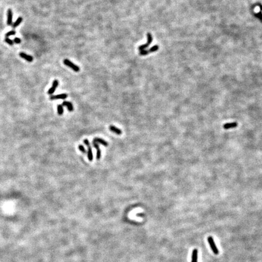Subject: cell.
<instances>
[{"label":"cell","instance_id":"obj_1","mask_svg":"<svg viewBox=\"0 0 262 262\" xmlns=\"http://www.w3.org/2000/svg\"><path fill=\"white\" fill-rule=\"evenodd\" d=\"M207 239H208V241L210 247H211V249H212V251L214 252V254L218 255V254H219V251H218V248H217V246L215 245V241H214V240L212 237L209 236Z\"/></svg>","mask_w":262,"mask_h":262},{"label":"cell","instance_id":"obj_2","mask_svg":"<svg viewBox=\"0 0 262 262\" xmlns=\"http://www.w3.org/2000/svg\"><path fill=\"white\" fill-rule=\"evenodd\" d=\"M64 64L66 66H67V67H69L70 68H71L73 71H74L76 72H78L79 71V67L78 66H77V65H75V64H74L72 61H71L70 60H69L68 59H64L63 61Z\"/></svg>","mask_w":262,"mask_h":262},{"label":"cell","instance_id":"obj_3","mask_svg":"<svg viewBox=\"0 0 262 262\" xmlns=\"http://www.w3.org/2000/svg\"><path fill=\"white\" fill-rule=\"evenodd\" d=\"M58 84H59V81H58L57 79H55V80L53 81L52 86L50 89L48 91V92H47V94H49V95H52V94H54V92H55V91L57 87H58Z\"/></svg>","mask_w":262,"mask_h":262},{"label":"cell","instance_id":"obj_4","mask_svg":"<svg viewBox=\"0 0 262 262\" xmlns=\"http://www.w3.org/2000/svg\"><path fill=\"white\" fill-rule=\"evenodd\" d=\"M93 145H94V147H95V149H96V158L97 160H100L101 158V150H100V149L99 147V146H98V143H96V142H95L93 141Z\"/></svg>","mask_w":262,"mask_h":262},{"label":"cell","instance_id":"obj_5","mask_svg":"<svg viewBox=\"0 0 262 262\" xmlns=\"http://www.w3.org/2000/svg\"><path fill=\"white\" fill-rule=\"evenodd\" d=\"M20 56L22 58H23V59H24V60H26V61H29V62H32L33 60V57H32L31 55H27L26 54H24V53L23 52L20 53Z\"/></svg>","mask_w":262,"mask_h":262},{"label":"cell","instance_id":"obj_6","mask_svg":"<svg viewBox=\"0 0 262 262\" xmlns=\"http://www.w3.org/2000/svg\"><path fill=\"white\" fill-rule=\"evenodd\" d=\"M12 17H13V13L11 9H9L7 11V24L10 26L12 24Z\"/></svg>","mask_w":262,"mask_h":262},{"label":"cell","instance_id":"obj_7","mask_svg":"<svg viewBox=\"0 0 262 262\" xmlns=\"http://www.w3.org/2000/svg\"><path fill=\"white\" fill-rule=\"evenodd\" d=\"M67 97V95L66 94H60V95H54V96H51L50 97V99L51 100H58V99H66Z\"/></svg>","mask_w":262,"mask_h":262},{"label":"cell","instance_id":"obj_8","mask_svg":"<svg viewBox=\"0 0 262 262\" xmlns=\"http://www.w3.org/2000/svg\"><path fill=\"white\" fill-rule=\"evenodd\" d=\"M238 125V123L237 122H233V123H226L223 125V128L225 129H229L231 128H236Z\"/></svg>","mask_w":262,"mask_h":262},{"label":"cell","instance_id":"obj_9","mask_svg":"<svg viewBox=\"0 0 262 262\" xmlns=\"http://www.w3.org/2000/svg\"><path fill=\"white\" fill-rule=\"evenodd\" d=\"M197 259H198V249H194L192 254L191 262H198Z\"/></svg>","mask_w":262,"mask_h":262},{"label":"cell","instance_id":"obj_10","mask_svg":"<svg viewBox=\"0 0 262 262\" xmlns=\"http://www.w3.org/2000/svg\"><path fill=\"white\" fill-rule=\"evenodd\" d=\"M62 106L66 107L67 109H68L70 112H72V111L74 110V106H73V104L71 103V102H69V101H64V102L62 103Z\"/></svg>","mask_w":262,"mask_h":262},{"label":"cell","instance_id":"obj_11","mask_svg":"<svg viewBox=\"0 0 262 262\" xmlns=\"http://www.w3.org/2000/svg\"><path fill=\"white\" fill-rule=\"evenodd\" d=\"M109 129H110V130L112 131V132L116 133V134L117 135H121L122 133V131L120 130V129L116 128L115 126H112V125H111V126H109Z\"/></svg>","mask_w":262,"mask_h":262},{"label":"cell","instance_id":"obj_12","mask_svg":"<svg viewBox=\"0 0 262 262\" xmlns=\"http://www.w3.org/2000/svg\"><path fill=\"white\" fill-rule=\"evenodd\" d=\"M94 141L96 142L97 143H100V144L103 145L104 146H105V147H107V146H108V145H109V144H108V143L106 141H105L104 140H103V139L100 138H94Z\"/></svg>","mask_w":262,"mask_h":262},{"label":"cell","instance_id":"obj_13","mask_svg":"<svg viewBox=\"0 0 262 262\" xmlns=\"http://www.w3.org/2000/svg\"><path fill=\"white\" fill-rule=\"evenodd\" d=\"M87 157L89 160L90 162H92L93 160V153H92V148L91 146L88 147V150H87Z\"/></svg>","mask_w":262,"mask_h":262},{"label":"cell","instance_id":"obj_14","mask_svg":"<svg viewBox=\"0 0 262 262\" xmlns=\"http://www.w3.org/2000/svg\"><path fill=\"white\" fill-rule=\"evenodd\" d=\"M57 111H58V114L59 115H62L64 113V109L62 104H59L57 106Z\"/></svg>","mask_w":262,"mask_h":262},{"label":"cell","instance_id":"obj_15","mask_svg":"<svg viewBox=\"0 0 262 262\" xmlns=\"http://www.w3.org/2000/svg\"><path fill=\"white\" fill-rule=\"evenodd\" d=\"M22 21H23V18H22L21 17H19L18 18L17 20V21H16L12 24V27H13V28H15V27H17V26H18L21 23Z\"/></svg>","mask_w":262,"mask_h":262},{"label":"cell","instance_id":"obj_16","mask_svg":"<svg viewBox=\"0 0 262 262\" xmlns=\"http://www.w3.org/2000/svg\"><path fill=\"white\" fill-rule=\"evenodd\" d=\"M149 46V44H148V43H146V44H143V45L140 46L138 47V49L140 50H145V49H146V48H147Z\"/></svg>","mask_w":262,"mask_h":262},{"label":"cell","instance_id":"obj_17","mask_svg":"<svg viewBox=\"0 0 262 262\" xmlns=\"http://www.w3.org/2000/svg\"><path fill=\"white\" fill-rule=\"evenodd\" d=\"M147 43H148L149 44H150L152 41V37L151 34L150 33H148L147 34Z\"/></svg>","mask_w":262,"mask_h":262},{"label":"cell","instance_id":"obj_18","mask_svg":"<svg viewBox=\"0 0 262 262\" xmlns=\"http://www.w3.org/2000/svg\"><path fill=\"white\" fill-rule=\"evenodd\" d=\"M158 49V46L156 45V46H153V47H152L149 50V52H154L157 51Z\"/></svg>","mask_w":262,"mask_h":262},{"label":"cell","instance_id":"obj_19","mask_svg":"<svg viewBox=\"0 0 262 262\" xmlns=\"http://www.w3.org/2000/svg\"><path fill=\"white\" fill-rule=\"evenodd\" d=\"M149 50H140V55H147V54H149Z\"/></svg>","mask_w":262,"mask_h":262},{"label":"cell","instance_id":"obj_20","mask_svg":"<svg viewBox=\"0 0 262 262\" xmlns=\"http://www.w3.org/2000/svg\"><path fill=\"white\" fill-rule=\"evenodd\" d=\"M15 34H16V32L14 31V30H12V31L9 32H7V33H6V37H7V38H8V37H10V36L14 35Z\"/></svg>","mask_w":262,"mask_h":262},{"label":"cell","instance_id":"obj_21","mask_svg":"<svg viewBox=\"0 0 262 262\" xmlns=\"http://www.w3.org/2000/svg\"><path fill=\"white\" fill-rule=\"evenodd\" d=\"M78 148H79V150H80L81 152H83V153H86V150L85 148L84 147V146H83V145H79V146H78Z\"/></svg>","mask_w":262,"mask_h":262},{"label":"cell","instance_id":"obj_22","mask_svg":"<svg viewBox=\"0 0 262 262\" xmlns=\"http://www.w3.org/2000/svg\"><path fill=\"white\" fill-rule=\"evenodd\" d=\"M5 41L10 46H12L13 44V41H12V40H10V39H9V38H6L5 39Z\"/></svg>","mask_w":262,"mask_h":262},{"label":"cell","instance_id":"obj_23","mask_svg":"<svg viewBox=\"0 0 262 262\" xmlns=\"http://www.w3.org/2000/svg\"><path fill=\"white\" fill-rule=\"evenodd\" d=\"M13 42L16 44H20L21 43V39L19 38H15L13 40Z\"/></svg>","mask_w":262,"mask_h":262},{"label":"cell","instance_id":"obj_24","mask_svg":"<svg viewBox=\"0 0 262 262\" xmlns=\"http://www.w3.org/2000/svg\"><path fill=\"white\" fill-rule=\"evenodd\" d=\"M84 144H85V145H86L87 147H89V146H90L89 141V140H87V139H85V140H84Z\"/></svg>","mask_w":262,"mask_h":262}]
</instances>
